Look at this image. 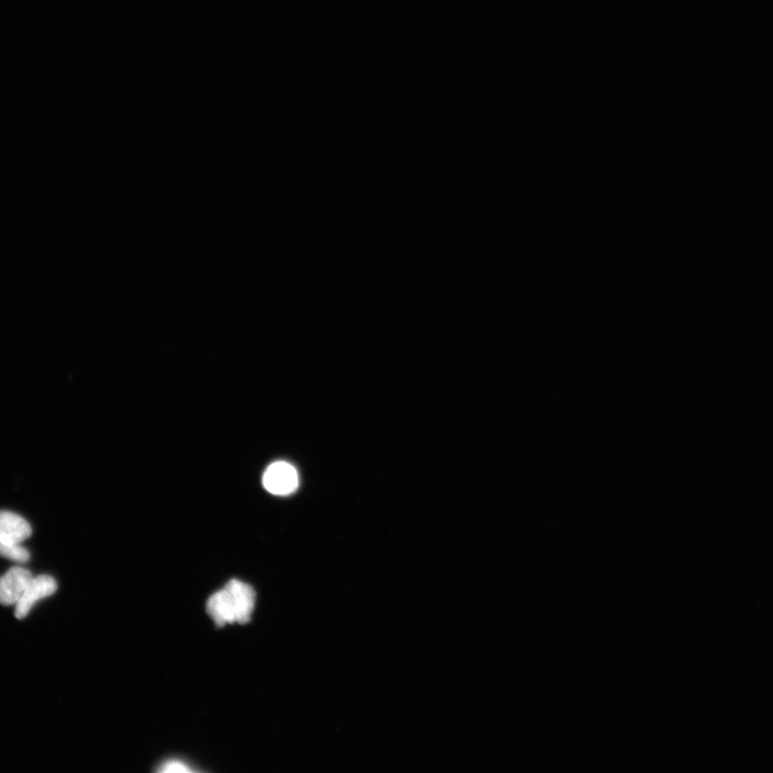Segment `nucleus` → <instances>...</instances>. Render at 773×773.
Masks as SVG:
<instances>
[{
    "label": "nucleus",
    "instance_id": "3",
    "mask_svg": "<svg viewBox=\"0 0 773 773\" xmlns=\"http://www.w3.org/2000/svg\"><path fill=\"white\" fill-rule=\"evenodd\" d=\"M57 590V582L55 579L48 575H41L36 578L33 577L20 601L16 605V618L22 620L29 615V612L33 609L35 604L40 600L47 599V597L53 595Z\"/></svg>",
    "mask_w": 773,
    "mask_h": 773
},
{
    "label": "nucleus",
    "instance_id": "4",
    "mask_svg": "<svg viewBox=\"0 0 773 773\" xmlns=\"http://www.w3.org/2000/svg\"><path fill=\"white\" fill-rule=\"evenodd\" d=\"M32 579V573L26 568H11L4 576L0 577V605H17Z\"/></svg>",
    "mask_w": 773,
    "mask_h": 773
},
{
    "label": "nucleus",
    "instance_id": "1",
    "mask_svg": "<svg viewBox=\"0 0 773 773\" xmlns=\"http://www.w3.org/2000/svg\"><path fill=\"white\" fill-rule=\"evenodd\" d=\"M255 602L254 589L240 580L233 579L224 589L210 597L207 610L218 626L230 623L245 624L251 620Z\"/></svg>",
    "mask_w": 773,
    "mask_h": 773
},
{
    "label": "nucleus",
    "instance_id": "7",
    "mask_svg": "<svg viewBox=\"0 0 773 773\" xmlns=\"http://www.w3.org/2000/svg\"><path fill=\"white\" fill-rule=\"evenodd\" d=\"M160 771H162V772H172V773L173 772H192V769L188 768L186 765H184L181 762L171 761V762L165 764V766H163V768L160 769Z\"/></svg>",
    "mask_w": 773,
    "mask_h": 773
},
{
    "label": "nucleus",
    "instance_id": "6",
    "mask_svg": "<svg viewBox=\"0 0 773 773\" xmlns=\"http://www.w3.org/2000/svg\"><path fill=\"white\" fill-rule=\"evenodd\" d=\"M0 557L19 563H26L31 559V554L20 545H11L0 539Z\"/></svg>",
    "mask_w": 773,
    "mask_h": 773
},
{
    "label": "nucleus",
    "instance_id": "2",
    "mask_svg": "<svg viewBox=\"0 0 773 773\" xmlns=\"http://www.w3.org/2000/svg\"><path fill=\"white\" fill-rule=\"evenodd\" d=\"M262 483L266 490L275 495H288L299 486V476L293 465L287 462H275L267 469Z\"/></svg>",
    "mask_w": 773,
    "mask_h": 773
},
{
    "label": "nucleus",
    "instance_id": "5",
    "mask_svg": "<svg viewBox=\"0 0 773 773\" xmlns=\"http://www.w3.org/2000/svg\"><path fill=\"white\" fill-rule=\"evenodd\" d=\"M32 528L21 516L11 512H0V539L11 545H21L32 536Z\"/></svg>",
    "mask_w": 773,
    "mask_h": 773
}]
</instances>
